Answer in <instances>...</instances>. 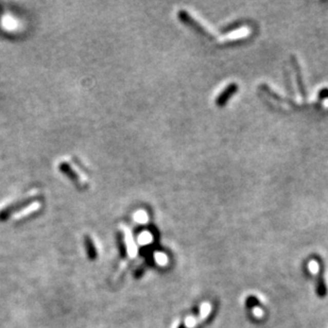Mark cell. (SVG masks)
<instances>
[{"label":"cell","instance_id":"cell-1","mask_svg":"<svg viewBox=\"0 0 328 328\" xmlns=\"http://www.w3.org/2000/svg\"><path fill=\"white\" fill-rule=\"evenodd\" d=\"M84 245H85V249H86V254L89 260H95L98 257V252L95 243H93L92 239L88 236H86L84 238Z\"/></svg>","mask_w":328,"mask_h":328},{"label":"cell","instance_id":"cell-2","mask_svg":"<svg viewBox=\"0 0 328 328\" xmlns=\"http://www.w3.org/2000/svg\"><path fill=\"white\" fill-rule=\"evenodd\" d=\"M16 21L14 18H12L11 16H5L3 20V26L7 29V30H14L16 28Z\"/></svg>","mask_w":328,"mask_h":328},{"label":"cell","instance_id":"cell-3","mask_svg":"<svg viewBox=\"0 0 328 328\" xmlns=\"http://www.w3.org/2000/svg\"><path fill=\"white\" fill-rule=\"evenodd\" d=\"M118 243H119V251H120L121 256L123 258L127 257V254H128L127 244L124 243V238H123V236L121 235V234H119V236H118Z\"/></svg>","mask_w":328,"mask_h":328},{"label":"cell","instance_id":"cell-4","mask_svg":"<svg viewBox=\"0 0 328 328\" xmlns=\"http://www.w3.org/2000/svg\"><path fill=\"white\" fill-rule=\"evenodd\" d=\"M235 88H237V87H235V86H230V87H228L222 95L220 96V98H218V104H223L224 103V101H226V99L230 96V92H233L234 90H235Z\"/></svg>","mask_w":328,"mask_h":328},{"label":"cell","instance_id":"cell-5","mask_svg":"<svg viewBox=\"0 0 328 328\" xmlns=\"http://www.w3.org/2000/svg\"><path fill=\"white\" fill-rule=\"evenodd\" d=\"M135 218H136V220H137L138 222H145V221L147 220V216H146V214H145L144 211L137 213V214L135 215Z\"/></svg>","mask_w":328,"mask_h":328},{"label":"cell","instance_id":"cell-6","mask_svg":"<svg viewBox=\"0 0 328 328\" xmlns=\"http://www.w3.org/2000/svg\"><path fill=\"white\" fill-rule=\"evenodd\" d=\"M309 269H310V271H311V272H316V271H317V269H318V264H317V262H310V264H309Z\"/></svg>","mask_w":328,"mask_h":328}]
</instances>
